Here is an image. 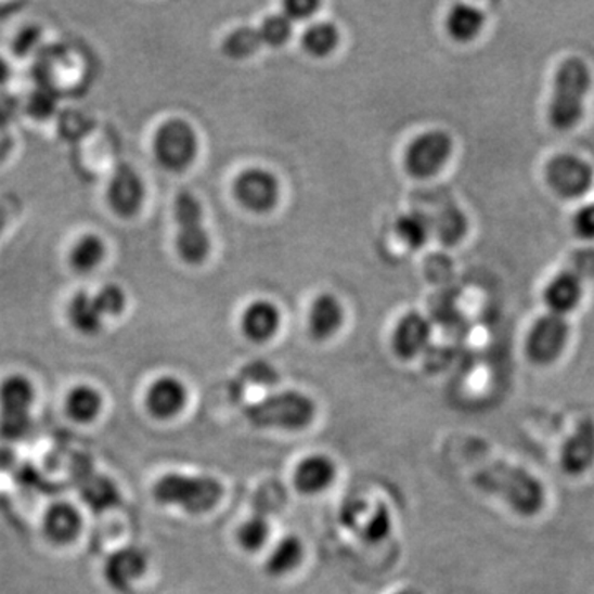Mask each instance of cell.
I'll return each mask as SVG.
<instances>
[{
	"label": "cell",
	"instance_id": "obj_13",
	"mask_svg": "<svg viewBox=\"0 0 594 594\" xmlns=\"http://www.w3.org/2000/svg\"><path fill=\"white\" fill-rule=\"evenodd\" d=\"M148 560L144 550L139 546H125L104 561L103 574L113 590H131L135 581L141 580L147 571Z\"/></svg>",
	"mask_w": 594,
	"mask_h": 594
},
{
	"label": "cell",
	"instance_id": "obj_29",
	"mask_svg": "<svg viewBox=\"0 0 594 594\" xmlns=\"http://www.w3.org/2000/svg\"><path fill=\"white\" fill-rule=\"evenodd\" d=\"M340 34L336 25L331 22H319L306 28L301 37L302 49L314 59H325L337 49Z\"/></svg>",
	"mask_w": 594,
	"mask_h": 594
},
{
	"label": "cell",
	"instance_id": "obj_23",
	"mask_svg": "<svg viewBox=\"0 0 594 594\" xmlns=\"http://www.w3.org/2000/svg\"><path fill=\"white\" fill-rule=\"evenodd\" d=\"M305 556L306 546L299 537H283L268 555L264 570L270 577H286L305 561Z\"/></svg>",
	"mask_w": 594,
	"mask_h": 594
},
{
	"label": "cell",
	"instance_id": "obj_18",
	"mask_svg": "<svg viewBox=\"0 0 594 594\" xmlns=\"http://www.w3.org/2000/svg\"><path fill=\"white\" fill-rule=\"evenodd\" d=\"M561 467L571 476L586 473L594 463V423L583 419L561 448Z\"/></svg>",
	"mask_w": 594,
	"mask_h": 594
},
{
	"label": "cell",
	"instance_id": "obj_15",
	"mask_svg": "<svg viewBox=\"0 0 594 594\" xmlns=\"http://www.w3.org/2000/svg\"><path fill=\"white\" fill-rule=\"evenodd\" d=\"M431 324L419 312H408L400 319L391 336V349L401 360H413L428 347Z\"/></svg>",
	"mask_w": 594,
	"mask_h": 594
},
{
	"label": "cell",
	"instance_id": "obj_12",
	"mask_svg": "<svg viewBox=\"0 0 594 594\" xmlns=\"http://www.w3.org/2000/svg\"><path fill=\"white\" fill-rule=\"evenodd\" d=\"M545 176L552 191L565 198H577L586 194L593 183L591 167L571 154H558L550 159Z\"/></svg>",
	"mask_w": 594,
	"mask_h": 594
},
{
	"label": "cell",
	"instance_id": "obj_22",
	"mask_svg": "<svg viewBox=\"0 0 594 594\" xmlns=\"http://www.w3.org/2000/svg\"><path fill=\"white\" fill-rule=\"evenodd\" d=\"M546 306L550 312L556 315H564L573 311L581 299V281L573 273H561L553 277L546 286Z\"/></svg>",
	"mask_w": 594,
	"mask_h": 594
},
{
	"label": "cell",
	"instance_id": "obj_3",
	"mask_svg": "<svg viewBox=\"0 0 594 594\" xmlns=\"http://www.w3.org/2000/svg\"><path fill=\"white\" fill-rule=\"evenodd\" d=\"M153 495L159 504L182 508L192 515L207 514L220 504L223 486L210 476L170 473L156 480Z\"/></svg>",
	"mask_w": 594,
	"mask_h": 594
},
{
	"label": "cell",
	"instance_id": "obj_8",
	"mask_svg": "<svg viewBox=\"0 0 594 594\" xmlns=\"http://www.w3.org/2000/svg\"><path fill=\"white\" fill-rule=\"evenodd\" d=\"M198 151L195 129L183 119L173 118L157 129L154 154L160 166L169 170L188 169Z\"/></svg>",
	"mask_w": 594,
	"mask_h": 594
},
{
	"label": "cell",
	"instance_id": "obj_45",
	"mask_svg": "<svg viewBox=\"0 0 594 594\" xmlns=\"http://www.w3.org/2000/svg\"><path fill=\"white\" fill-rule=\"evenodd\" d=\"M5 211L2 210V207H0V232H2V230H4V225H5Z\"/></svg>",
	"mask_w": 594,
	"mask_h": 594
},
{
	"label": "cell",
	"instance_id": "obj_30",
	"mask_svg": "<svg viewBox=\"0 0 594 594\" xmlns=\"http://www.w3.org/2000/svg\"><path fill=\"white\" fill-rule=\"evenodd\" d=\"M104 253L106 248L100 236L85 235L73 246L69 263L80 273H90L103 261Z\"/></svg>",
	"mask_w": 594,
	"mask_h": 594
},
{
	"label": "cell",
	"instance_id": "obj_34",
	"mask_svg": "<svg viewBox=\"0 0 594 594\" xmlns=\"http://www.w3.org/2000/svg\"><path fill=\"white\" fill-rule=\"evenodd\" d=\"M56 106H59V94L47 85L35 88L25 101V109L28 115L39 121L49 119L55 113Z\"/></svg>",
	"mask_w": 594,
	"mask_h": 594
},
{
	"label": "cell",
	"instance_id": "obj_1",
	"mask_svg": "<svg viewBox=\"0 0 594 594\" xmlns=\"http://www.w3.org/2000/svg\"><path fill=\"white\" fill-rule=\"evenodd\" d=\"M474 485L488 494L502 499L508 507L524 517L539 514L545 502L540 480L522 467L507 463H492L474 474Z\"/></svg>",
	"mask_w": 594,
	"mask_h": 594
},
{
	"label": "cell",
	"instance_id": "obj_25",
	"mask_svg": "<svg viewBox=\"0 0 594 594\" xmlns=\"http://www.w3.org/2000/svg\"><path fill=\"white\" fill-rule=\"evenodd\" d=\"M486 17L480 9L470 4H454L446 17L448 34L456 42H470L485 28Z\"/></svg>",
	"mask_w": 594,
	"mask_h": 594
},
{
	"label": "cell",
	"instance_id": "obj_6",
	"mask_svg": "<svg viewBox=\"0 0 594 594\" xmlns=\"http://www.w3.org/2000/svg\"><path fill=\"white\" fill-rule=\"evenodd\" d=\"M35 388L24 375H9L0 382V436L9 441L27 436L31 426Z\"/></svg>",
	"mask_w": 594,
	"mask_h": 594
},
{
	"label": "cell",
	"instance_id": "obj_31",
	"mask_svg": "<svg viewBox=\"0 0 594 594\" xmlns=\"http://www.w3.org/2000/svg\"><path fill=\"white\" fill-rule=\"evenodd\" d=\"M391 529H393V520H391L390 508L384 502H378L366 514L365 522L359 529V535L366 545H378L390 537Z\"/></svg>",
	"mask_w": 594,
	"mask_h": 594
},
{
	"label": "cell",
	"instance_id": "obj_20",
	"mask_svg": "<svg viewBox=\"0 0 594 594\" xmlns=\"http://www.w3.org/2000/svg\"><path fill=\"white\" fill-rule=\"evenodd\" d=\"M309 332L315 340H327L336 336L344 324V308L334 294L315 297L309 309Z\"/></svg>",
	"mask_w": 594,
	"mask_h": 594
},
{
	"label": "cell",
	"instance_id": "obj_4",
	"mask_svg": "<svg viewBox=\"0 0 594 594\" xmlns=\"http://www.w3.org/2000/svg\"><path fill=\"white\" fill-rule=\"evenodd\" d=\"M246 419L256 428L301 431L315 418V403L301 391H280L249 404Z\"/></svg>",
	"mask_w": 594,
	"mask_h": 594
},
{
	"label": "cell",
	"instance_id": "obj_2",
	"mask_svg": "<svg viewBox=\"0 0 594 594\" xmlns=\"http://www.w3.org/2000/svg\"><path fill=\"white\" fill-rule=\"evenodd\" d=\"M591 88V73L583 60H565L553 80L548 119L556 129H570L584 115V101Z\"/></svg>",
	"mask_w": 594,
	"mask_h": 594
},
{
	"label": "cell",
	"instance_id": "obj_39",
	"mask_svg": "<svg viewBox=\"0 0 594 594\" xmlns=\"http://www.w3.org/2000/svg\"><path fill=\"white\" fill-rule=\"evenodd\" d=\"M21 100L9 91H0V128L8 129L9 125L21 115Z\"/></svg>",
	"mask_w": 594,
	"mask_h": 594
},
{
	"label": "cell",
	"instance_id": "obj_41",
	"mask_svg": "<svg viewBox=\"0 0 594 594\" xmlns=\"http://www.w3.org/2000/svg\"><path fill=\"white\" fill-rule=\"evenodd\" d=\"M578 280L581 276H594V251L593 249H584L577 256V273H573Z\"/></svg>",
	"mask_w": 594,
	"mask_h": 594
},
{
	"label": "cell",
	"instance_id": "obj_9",
	"mask_svg": "<svg viewBox=\"0 0 594 594\" xmlns=\"http://www.w3.org/2000/svg\"><path fill=\"white\" fill-rule=\"evenodd\" d=\"M453 138L446 131L423 132L413 139L404 153V169L416 179L436 176L453 156Z\"/></svg>",
	"mask_w": 594,
	"mask_h": 594
},
{
	"label": "cell",
	"instance_id": "obj_24",
	"mask_svg": "<svg viewBox=\"0 0 594 594\" xmlns=\"http://www.w3.org/2000/svg\"><path fill=\"white\" fill-rule=\"evenodd\" d=\"M429 220H431L432 233L438 236L442 245H457L466 235V215L453 202H446L444 205H441L432 217L429 215Z\"/></svg>",
	"mask_w": 594,
	"mask_h": 594
},
{
	"label": "cell",
	"instance_id": "obj_35",
	"mask_svg": "<svg viewBox=\"0 0 594 594\" xmlns=\"http://www.w3.org/2000/svg\"><path fill=\"white\" fill-rule=\"evenodd\" d=\"M93 299L103 318L104 315L116 318V315L122 314L126 308L125 290L116 284H106L101 287L96 294H93Z\"/></svg>",
	"mask_w": 594,
	"mask_h": 594
},
{
	"label": "cell",
	"instance_id": "obj_27",
	"mask_svg": "<svg viewBox=\"0 0 594 594\" xmlns=\"http://www.w3.org/2000/svg\"><path fill=\"white\" fill-rule=\"evenodd\" d=\"M65 408L69 418L75 422L91 423L101 413L103 398L96 388L90 385H78L66 397Z\"/></svg>",
	"mask_w": 594,
	"mask_h": 594
},
{
	"label": "cell",
	"instance_id": "obj_17",
	"mask_svg": "<svg viewBox=\"0 0 594 594\" xmlns=\"http://www.w3.org/2000/svg\"><path fill=\"white\" fill-rule=\"evenodd\" d=\"M337 477V466L325 454H311L297 464L293 485L302 495H318L327 491Z\"/></svg>",
	"mask_w": 594,
	"mask_h": 594
},
{
	"label": "cell",
	"instance_id": "obj_28",
	"mask_svg": "<svg viewBox=\"0 0 594 594\" xmlns=\"http://www.w3.org/2000/svg\"><path fill=\"white\" fill-rule=\"evenodd\" d=\"M395 232L398 238L410 246V248L418 249L428 243L429 236L432 233L431 220L426 211L413 210L410 214L401 215L395 223Z\"/></svg>",
	"mask_w": 594,
	"mask_h": 594
},
{
	"label": "cell",
	"instance_id": "obj_14",
	"mask_svg": "<svg viewBox=\"0 0 594 594\" xmlns=\"http://www.w3.org/2000/svg\"><path fill=\"white\" fill-rule=\"evenodd\" d=\"M107 204L122 218L138 214L144 201V183L132 167L119 166L107 185Z\"/></svg>",
	"mask_w": 594,
	"mask_h": 594
},
{
	"label": "cell",
	"instance_id": "obj_16",
	"mask_svg": "<svg viewBox=\"0 0 594 594\" xmlns=\"http://www.w3.org/2000/svg\"><path fill=\"white\" fill-rule=\"evenodd\" d=\"M188 398V387L182 380L172 375H164L148 387L145 406L154 418L170 419L183 412Z\"/></svg>",
	"mask_w": 594,
	"mask_h": 594
},
{
	"label": "cell",
	"instance_id": "obj_43",
	"mask_svg": "<svg viewBox=\"0 0 594 594\" xmlns=\"http://www.w3.org/2000/svg\"><path fill=\"white\" fill-rule=\"evenodd\" d=\"M9 77H11V68H9V63L0 56V88L8 83Z\"/></svg>",
	"mask_w": 594,
	"mask_h": 594
},
{
	"label": "cell",
	"instance_id": "obj_33",
	"mask_svg": "<svg viewBox=\"0 0 594 594\" xmlns=\"http://www.w3.org/2000/svg\"><path fill=\"white\" fill-rule=\"evenodd\" d=\"M85 501L91 508L96 511H103V508L111 507L118 502L119 494L118 489L111 482L107 477L93 476L85 482L83 489H81Z\"/></svg>",
	"mask_w": 594,
	"mask_h": 594
},
{
	"label": "cell",
	"instance_id": "obj_5",
	"mask_svg": "<svg viewBox=\"0 0 594 594\" xmlns=\"http://www.w3.org/2000/svg\"><path fill=\"white\" fill-rule=\"evenodd\" d=\"M177 223V251L183 261L198 264L210 253V238L204 227V210L201 202L191 192H180L173 204Z\"/></svg>",
	"mask_w": 594,
	"mask_h": 594
},
{
	"label": "cell",
	"instance_id": "obj_10",
	"mask_svg": "<svg viewBox=\"0 0 594 594\" xmlns=\"http://www.w3.org/2000/svg\"><path fill=\"white\" fill-rule=\"evenodd\" d=\"M568 340V324L564 315L548 312L537 319L527 336V357L537 365H548L564 352Z\"/></svg>",
	"mask_w": 594,
	"mask_h": 594
},
{
	"label": "cell",
	"instance_id": "obj_42",
	"mask_svg": "<svg viewBox=\"0 0 594 594\" xmlns=\"http://www.w3.org/2000/svg\"><path fill=\"white\" fill-rule=\"evenodd\" d=\"M12 151V135L8 129L0 128V163L9 156Z\"/></svg>",
	"mask_w": 594,
	"mask_h": 594
},
{
	"label": "cell",
	"instance_id": "obj_40",
	"mask_svg": "<svg viewBox=\"0 0 594 594\" xmlns=\"http://www.w3.org/2000/svg\"><path fill=\"white\" fill-rule=\"evenodd\" d=\"M574 230L583 238H594V202L584 205L574 215Z\"/></svg>",
	"mask_w": 594,
	"mask_h": 594
},
{
	"label": "cell",
	"instance_id": "obj_26",
	"mask_svg": "<svg viewBox=\"0 0 594 594\" xmlns=\"http://www.w3.org/2000/svg\"><path fill=\"white\" fill-rule=\"evenodd\" d=\"M68 318L73 327L85 336H96L103 327V314L94 302L93 294L80 290L69 302Z\"/></svg>",
	"mask_w": 594,
	"mask_h": 594
},
{
	"label": "cell",
	"instance_id": "obj_36",
	"mask_svg": "<svg viewBox=\"0 0 594 594\" xmlns=\"http://www.w3.org/2000/svg\"><path fill=\"white\" fill-rule=\"evenodd\" d=\"M93 122L87 116L81 115L80 111L75 109L65 111L59 122L60 134L65 139H72V141L87 134Z\"/></svg>",
	"mask_w": 594,
	"mask_h": 594
},
{
	"label": "cell",
	"instance_id": "obj_44",
	"mask_svg": "<svg viewBox=\"0 0 594 594\" xmlns=\"http://www.w3.org/2000/svg\"><path fill=\"white\" fill-rule=\"evenodd\" d=\"M395 594H423L422 591L416 590V587H404V590L398 591Z\"/></svg>",
	"mask_w": 594,
	"mask_h": 594
},
{
	"label": "cell",
	"instance_id": "obj_19",
	"mask_svg": "<svg viewBox=\"0 0 594 594\" xmlns=\"http://www.w3.org/2000/svg\"><path fill=\"white\" fill-rule=\"evenodd\" d=\"M81 524L83 520L75 505L56 502L43 515V533L55 545H68L80 535Z\"/></svg>",
	"mask_w": 594,
	"mask_h": 594
},
{
	"label": "cell",
	"instance_id": "obj_7",
	"mask_svg": "<svg viewBox=\"0 0 594 594\" xmlns=\"http://www.w3.org/2000/svg\"><path fill=\"white\" fill-rule=\"evenodd\" d=\"M293 35V24L283 14L270 15L258 27L236 28L221 43L223 55L232 60H245L261 49L283 47Z\"/></svg>",
	"mask_w": 594,
	"mask_h": 594
},
{
	"label": "cell",
	"instance_id": "obj_11",
	"mask_svg": "<svg viewBox=\"0 0 594 594\" xmlns=\"http://www.w3.org/2000/svg\"><path fill=\"white\" fill-rule=\"evenodd\" d=\"M233 194L236 201L248 210L255 214H267L271 208L276 207L280 201V182L270 170L251 167L236 177Z\"/></svg>",
	"mask_w": 594,
	"mask_h": 594
},
{
	"label": "cell",
	"instance_id": "obj_37",
	"mask_svg": "<svg viewBox=\"0 0 594 594\" xmlns=\"http://www.w3.org/2000/svg\"><path fill=\"white\" fill-rule=\"evenodd\" d=\"M42 39V31L37 25H28L24 30L18 31L14 42H12V52L18 59H25L34 52L35 47L39 46Z\"/></svg>",
	"mask_w": 594,
	"mask_h": 594
},
{
	"label": "cell",
	"instance_id": "obj_32",
	"mask_svg": "<svg viewBox=\"0 0 594 594\" xmlns=\"http://www.w3.org/2000/svg\"><path fill=\"white\" fill-rule=\"evenodd\" d=\"M271 527L263 515H253L236 530V543L248 553L259 552L270 540Z\"/></svg>",
	"mask_w": 594,
	"mask_h": 594
},
{
	"label": "cell",
	"instance_id": "obj_21",
	"mask_svg": "<svg viewBox=\"0 0 594 594\" xmlns=\"http://www.w3.org/2000/svg\"><path fill=\"white\" fill-rule=\"evenodd\" d=\"M281 314L270 301H255L242 315V331L251 343H267L280 331Z\"/></svg>",
	"mask_w": 594,
	"mask_h": 594
},
{
	"label": "cell",
	"instance_id": "obj_38",
	"mask_svg": "<svg viewBox=\"0 0 594 594\" xmlns=\"http://www.w3.org/2000/svg\"><path fill=\"white\" fill-rule=\"evenodd\" d=\"M319 8H321V4L318 0H287L283 5V15L293 24V22L311 18L314 12L319 11Z\"/></svg>",
	"mask_w": 594,
	"mask_h": 594
}]
</instances>
